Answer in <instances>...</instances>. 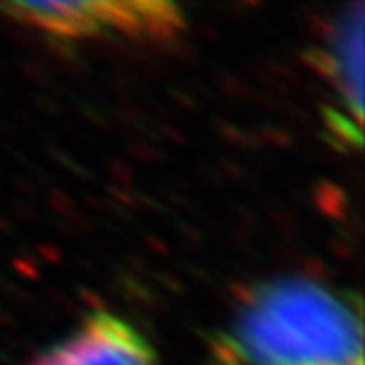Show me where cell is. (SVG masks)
Wrapping results in <instances>:
<instances>
[{
  "mask_svg": "<svg viewBox=\"0 0 365 365\" xmlns=\"http://www.w3.org/2000/svg\"><path fill=\"white\" fill-rule=\"evenodd\" d=\"M363 5L346 7L332 21L318 50L327 93V126L349 148H361L363 130Z\"/></svg>",
  "mask_w": 365,
  "mask_h": 365,
  "instance_id": "obj_3",
  "label": "cell"
},
{
  "mask_svg": "<svg viewBox=\"0 0 365 365\" xmlns=\"http://www.w3.org/2000/svg\"><path fill=\"white\" fill-rule=\"evenodd\" d=\"M230 341L245 365H363L359 306L311 280L254 292Z\"/></svg>",
  "mask_w": 365,
  "mask_h": 365,
  "instance_id": "obj_1",
  "label": "cell"
},
{
  "mask_svg": "<svg viewBox=\"0 0 365 365\" xmlns=\"http://www.w3.org/2000/svg\"><path fill=\"white\" fill-rule=\"evenodd\" d=\"M0 12L48 38L171 41L185 29V14L164 0H78V3H5Z\"/></svg>",
  "mask_w": 365,
  "mask_h": 365,
  "instance_id": "obj_2",
  "label": "cell"
},
{
  "mask_svg": "<svg viewBox=\"0 0 365 365\" xmlns=\"http://www.w3.org/2000/svg\"><path fill=\"white\" fill-rule=\"evenodd\" d=\"M36 365H162L150 339L114 313H95Z\"/></svg>",
  "mask_w": 365,
  "mask_h": 365,
  "instance_id": "obj_4",
  "label": "cell"
}]
</instances>
